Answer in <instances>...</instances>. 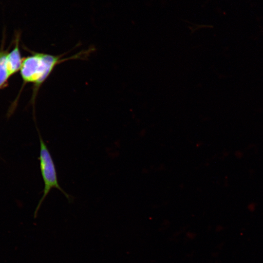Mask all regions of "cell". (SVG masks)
<instances>
[{
	"mask_svg": "<svg viewBox=\"0 0 263 263\" xmlns=\"http://www.w3.org/2000/svg\"><path fill=\"white\" fill-rule=\"evenodd\" d=\"M93 49L90 48L82 50L67 57H63L67 53L53 55L43 53L33 52L31 56L23 58L20 70L22 79L25 83L34 84L36 95L40 86L57 65L69 60L84 59Z\"/></svg>",
	"mask_w": 263,
	"mask_h": 263,
	"instance_id": "6da1fadb",
	"label": "cell"
},
{
	"mask_svg": "<svg viewBox=\"0 0 263 263\" xmlns=\"http://www.w3.org/2000/svg\"><path fill=\"white\" fill-rule=\"evenodd\" d=\"M38 132L40 144L38 159L39 160L41 173L44 182V189L42 196L38 205L36 213L53 188H56L60 191L68 200H70L71 198L60 186L58 182L56 169L53 158L38 130Z\"/></svg>",
	"mask_w": 263,
	"mask_h": 263,
	"instance_id": "7a4b0ae2",
	"label": "cell"
},
{
	"mask_svg": "<svg viewBox=\"0 0 263 263\" xmlns=\"http://www.w3.org/2000/svg\"><path fill=\"white\" fill-rule=\"evenodd\" d=\"M23 58L19 49V41H17L14 48L6 56V65L10 76L20 70Z\"/></svg>",
	"mask_w": 263,
	"mask_h": 263,
	"instance_id": "3957f363",
	"label": "cell"
},
{
	"mask_svg": "<svg viewBox=\"0 0 263 263\" xmlns=\"http://www.w3.org/2000/svg\"><path fill=\"white\" fill-rule=\"evenodd\" d=\"M7 53L3 50L0 51V89L6 87L9 75L6 65Z\"/></svg>",
	"mask_w": 263,
	"mask_h": 263,
	"instance_id": "277c9868",
	"label": "cell"
}]
</instances>
